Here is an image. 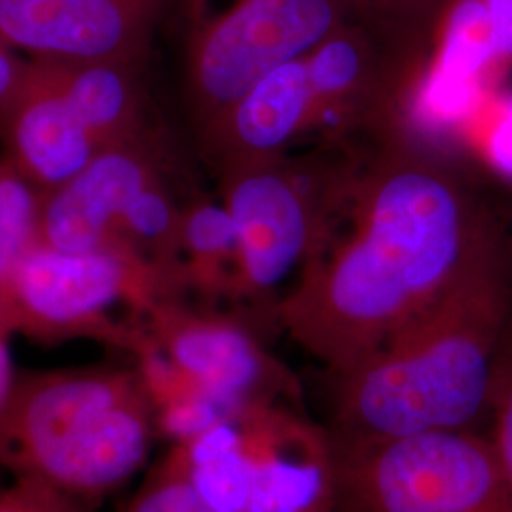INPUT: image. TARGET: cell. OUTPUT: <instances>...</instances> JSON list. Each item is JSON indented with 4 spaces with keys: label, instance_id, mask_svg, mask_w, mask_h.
<instances>
[{
    "label": "cell",
    "instance_id": "6da1fadb",
    "mask_svg": "<svg viewBox=\"0 0 512 512\" xmlns=\"http://www.w3.org/2000/svg\"><path fill=\"white\" fill-rule=\"evenodd\" d=\"M397 129L361 165L344 232L275 302L277 325L330 376L382 348L497 236L458 171Z\"/></svg>",
    "mask_w": 512,
    "mask_h": 512
},
{
    "label": "cell",
    "instance_id": "7a4b0ae2",
    "mask_svg": "<svg viewBox=\"0 0 512 512\" xmlns=\"http://www.w3.org/2000/svg\"><path fill=\"white\" fill-rule=\"evenodd\" d=\"M511 325V264L497 234L382 348L332 376L330 431L380 439L480 429L488 421L497 357Z\"/></svg>",
    "mask_w": 512,
    "mask_h": 512
},
{
    "label": "cell",
    "instance_id": "3957f363",
    "mask_svg": "<svg viewBox=\"0 0 512 512\" xmlns=\"http://www.w3.org/2000/svg\"><path fill=\"white\" fill-rule=\"evenodd\" d=\"M158 427L135 366L19 374L0 418V467L92 505L147 463Z\"/></svg>",
    "mask_w": 512,
    "mask_h": 512
},
{
    "label": "cell",
    "instance_id": "277c9868",
    "mask_svg": "<svg viewBox=\"0 0 512 512\" xmlns=\"http://www.w3.org/2000/svg\"><path fill=\"white\" fill-rule=\"evenodd\" d=\"M361 165L321 148L219 177L220 202L238 232L232 300L264 302L321 251L348 209Z\"/></svg>",
    "mask_w": 512,
    "mask_h": 512
},
{
    "label": "cell",
    "instance_id": "5b68a950",
    "mask_svg": "<svg viewBox=\"0 0 512 512\" xmlns=\"http://www.w3.org/2000/svg\"><path fill=\"white\" fill-rule=\"evenodd\" d=\"M181 283L126 247L88 253L33 245L0 281L14 332L38 342L95 340L131 351L152 306L181 300Z\"/></svg>",
    "mask_w": 512,
    "mask_h": 512
},
{
    "label": "cell",
    "instance_id": "8992f818",
    "mask_svg": "<svg viewBox=\"0 0 512 512\" xmlns=\"http://www.w3.org/2000/svg\"><path fill=\"white\" fill-rule=\"evenodd\" d=\"M332 437L336 512H512L511 484L488 431Z\"/></svg>",
    "mask_w": 512,
    "mask_h": 512
},
{
    "label": "cell",
    "instance_id": "52a82bcc",
    "mask_svg": "<svg viewBox=\"0 0 512 512\" xmlns=\"http://www.w3.org/2000/svg\"><path fill=\"white\" fill-rule=\"evenodd\" d=\"M355 18L349 0H230L200 21L186 50V105L196 129L260 78Z\"/></svg>",
    "mask_w": 512,
    "mask_h": 512
},
{
    "label": "cell",
    "instance_id": "ba28073f",
    "mask_svg": "<svg viewBox=\"0 0 512 512\" xmlns=\"http://www.w3.org/2000/svg\"><path fill=\"white\" fill-rule=\"evenodd\" d=\"M238 512H336V450L329 425L287 401L228 414Z\"/></svg>",
    "mask_w": 512,
    "mask_h": 512
},
{
    "label": "cell",
    "instance_id": "9c48e42d",
    "mask_svg": "<svg viewBox=\"0 0 512 512\" xmlns=\"http://www.w3.org/2000/svg\"><path fill=\"white\" fill-rule=\"evenodd\" d=\"M154 346L230 410L255 401L302 406V385L236 317L165 300L141 317Z\"/></svg>",
    "mask_w": 512,
    "mask_h": 512
},
{
    "label": "cell",
    "instance_id": "30bf717a",
    "mask_svg": "<svg viewBox=\"0 0 512 512\" xmlns=\"http://www.w3.org/2000/svg\"><path fill=\"white\" fill-rule=\"evenodd\" d=\"M423 63L374 27L351 19L306 55L313 131L332 141L355 131H393Z\"/></svg>",
    "mask_w": 512,
    "mask_h": 512
},
{
    "label": "cell",
    "instance_id": "8fae6325",
    "mask_svg": "<svg viewBox=\"0 0 512 512\" xmlns=\"http://www.w3.org/2000/svg\"><path fill=\"white\" fill-rule=\"evenodd\" d=\"M169 0H0V46L29 59L143 65Z\"/></svg>",
    "mask_w": 512,
    "mask_h": 512
},
{
    "label": "cell",
    "instance_id": "7c38bea8",
    "mask_svg": "<svg viewBox=\"0 0 512 512\" xmlns=\"http://www.w3.org/2000/svg\"><path fill=\"white\" fill-rule=\"evenodd\" d=\"M164 177L154 137L101 148L71 181L42 194L37 243L73 253L122 247L116 232L126 207Z\"/></svg>",
    "mask_w": 512,
    "mask_h": 512
},
{
    "label": "cell",
    "instance_id": "4fadbf2b",
    "mask_svg": "<svg viewBox=\"0 0 512 512\" xmlns=\"http://www.w3.org/2000/svg\"><path fill=\"white\" fill-rule=\"evenodd\" d=\"M315 105L306 55L275 69L198 131L203 158L219 179L291 154L313 131Z\"/></svg>",
    "mask_w": 512,
    "mask_h": 512
},
{
    "label": "cell",
    "instance_id": "5bb4252c",
    "mask_svg": "<svg viewBox=\"0 0 512 512\" xmlns=\"http://www.w3.org/2000/svg\"><path fill=\"white\" fill-rule=\"evenodd\" d=\"M0 141L4 158L40 194L71 181L103 148L37 59L0 101Z\"/></svg>",
    "mask_w": 512,
    "mask_h": 512
},
{
    "label": "cell",
    "instance_id": "9a60e30c",
    "mask_svg": "<svg viewBox=\"0 0 512 512\" xmlns=\"http://www.w3.org/2000/svg\"><path fill=\"white\" fill-rule=\"evenodd\" d=\"M37 61L101 147L152 137L141 65L110 59Z\"/></svg>",
    "mask_w": 512,
    "mask_h": 512
},
{
    "label": "cell",
    "instance_id": "2e32d148",
    "mask_svg": "<svg viewBox=\"0 0 512 512\" xmlns=\"http://www.w3.org/2000/svg\"><path fill=\"white\" fill-rule=\"evenodd\" d=\"M129 355L147 391L158 435L171 440V444L200 435L232 412L165 357L148 338L143 325Z\"/></svg>",
    "mask_w": 512,
    "mask_h": 512
},
{
    "label": "cell",
    "instance_id": "e0dca14e",
    "mask_svg": "<svg viewBox=\"0 0 512 512\" xmlns=\"http://www.w3.org/2000/svg\"><path fill=\"white\" fill-rule=\"evenodd\" d=\"M238 232L222 202L183 203L181 262L184 291L205 298H232L238 272Z\"/></svg>",
    "mask_w": 512,
    "mask_h": 512
},
{
    "label": "cell",
    "instance_id": "ac0fdd59",
    "mask_svg": "<svg viewBox=\"0 0 512 512\" xmlns=\"http://www.w3.org/2000/svg\"><path fill=\"white\" fill-rule=\"evenodd\" d=\"M181 220L183 203L175 200L164 177L148 184L129 203L118 222L116 239L122 247L173 275L184 291Z\"/></svg>",
    "mask_w": 512,
    "mask_h": 512
},
{
    "label": "cell",
    "instance_id": "d6986e66",
    "mask_svg": "<svg viewBox=\"0 0 512 512\" xmlns=\"http://www.w3.org/2000/svg\"><path fill=\"white\" fill-rule=\"evenodd\" d=\"M40 198L33 184L0 158V281L37 245Z\"/></svg>",
    "mask_w": 512,
    "mask_h": 512
},
{
    "label": "cell",
    "instance_id": "ffe728a7",
    "mask_svg": "<svg viewBox=\"0 0 512 512\" xmlns=\"http://www.w3.org/2000/svg\"><path fill=\"white\" fill-rule=\"evenodd\" d=\"M448 0H349L359 21L418 59L427 57L429 40Z\"/></svg>",
    "mask_w": 512,
    "mask_h": 512
},
{
    "label": "cell",
    "instance_id": "44dd1931",
    "mask_svg": "<svg viewBox=\"0 0 512 512\" xmlns=\"http://www.w3.org/2000/svg\"><path fill=\"white\" fill-rule=\"evenodd\" d=\"M124 512H219L164 459L154 465L145 484Z\"/></svg>",
    "mask_w": 512,
    "mask_h": 512
},
{
    "label": "cell",
    "instance_id": "7402d4cb",
    "mask_svg": "<svg viewBox=\"0 0 512 512\" xmlns=\"http://www.w3.org/2000/svg\"><path fill=\"white\" fill-rule=\"evenodd\" d=\"M486 431L512 488V325L497 357Z\"/></svg>",
    "mask_w": 512,
    "mask_h": 512
},
{
    "label": "cell",
    "instance_id": "603a6c76",
    "mask_svg": "<svg viewBox=\"0 0 512 512\" xmlns=\"http://www.w3.org/2000/svg\"><path fill=\"white\" fill-rule=\"evenodd\" d=\"M0 512H92L90 505L33 478L14 476L0 490Z\"/></svg>",
    "mask_w": 512,
    "mask_h": 512
},
{
    "label": "cell",
    "instance_id": "cb8c5ba5",
    "mask_svg": "<svg viewBox=\"0 0 512 512\" xmlns=\"http://www.w3.org/2000/svg\"><path fill=\"white\" fill-rule=\"evenodd\" d=\"M480 147L486 160L505 175L512 177V92L494 99H482Z\"/></svg>",
    "mask_w": 512,
    "mask_h": 512
},
{
    "label": "cell",
    "instance_id": "d4e9b609",
    "mask_svg": "<svg viewBox=\"0 0 512 512\" xmlns=\"http://www.w3.org/2000/svg\"><path fill=\"white\" fill-rule=\"evenodd\" d=\"M490 25L499 82L512 71V0H480Z\"/></svg>",
    "mask_w": 512,
    "mask_h": 512
},
{
    "label": "cell",
    "instance_id": "484cf974",
    "mask_svg": "<svg viewBox=\"0 0 512 512\" xmlns=\"http://www.w3.org/2000/svg\"><path fill=\"white\" fill-rule=\"evenodd\" d=\"M10 334H0V418L10 403L14 387L18 382V372L14 366V357L10 349Z\"/></svg>",
    "mask_w": 512,
    "mask_h": 512
},
{
    "label": "cell",
    "instance_id": "4316f807",
    "mask_svg": "<svg viewBox=\"0 0 512 512\" xmlns=\"http://www.w3.org/2000/svg\"><path fill=\"white\" fill-rule=\"evenodd\" d=\"M27 61L16 52L0 46V101L14 90L21 74L25 71Z\"/></svg>",
    "mask_w": 512,
    "mask_h": 512
},
{
    "label": "cell",
    "instance_id": "83f0119b",
    "mask_svg": "<svg viewBox=\"0 0 512 512\" xmlns=\"http://www.w3.org/2000/svg\"><path fill=\"white\" fill-rule=\"evenodd\" d=\"M14 334V330H12V325H10V317H8V310H6V304H4V300H2V296H0V334Z\"/></svg>",
    "mask_w": 512,
    "mask_h": 512
}]
</instances>
